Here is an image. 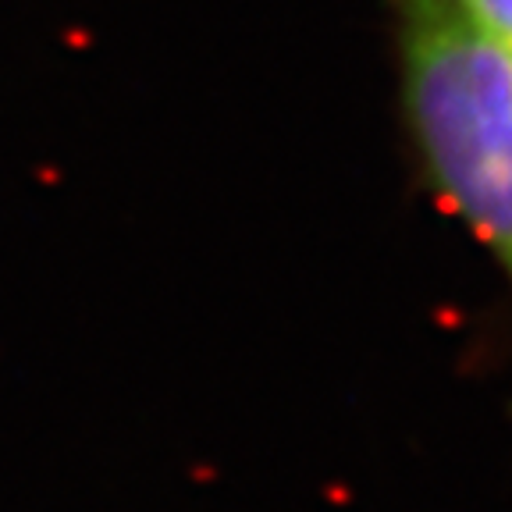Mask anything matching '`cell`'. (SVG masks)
Returning <instances> with one entry per match:
<instances>
[{"instance_id":"cell-1","label":"cell","mask_w":512,"mask_h":512,"mask_svg":"<svg viewBox=\"0 0 512 512\" xmlns=\"http://www.w3.org/2000/svg\"><path fill=\"white\" fill-rule=\"evenodd\" d=\"M384 8L416 171L512 296V54L473 32L445 0H384Z\"/></svg>"},{"instance_id":"cell-2","label":"cell","mask_w":512,"mask_h":512,"mask_svg":"<svg viewBox=\"0 0 512 512\" xmlns=\"http://www.w3.org/2000/svg\"><path fill=\"white\" fill-rule=\"evenodd\" d=\"M473 32L512 54V0H445Z\"/></svg>"}]
</instances>
